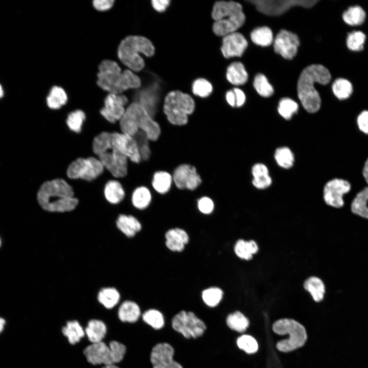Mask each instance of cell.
I'll return each instance as SVG.
<instances>
[{"label": "cell", "mask_w": 368, "mask_h": 368, "mask_svg": "<svg viewBox=\"0 0 368 368\" xmlns=\"http://www.w3.org/2000/svg\"><path fill=\"white\" fill-rule=\"evenodd\" d=\"M73 187L62 178H55L43 182L37 194L38 204L45 211L64 213L73 211L79 200L74 196Z\"/></svg>", "instance_id": "1"}, {"label": "cell", "mask_w": 368, "mask_h": 368, "mask_svg": "<svg viewBox=\"0 0 368 368\" xmlns=\"http://www.w3.org/2000/svg\"><path fill=\"white\" fill-rule=\"evenodd\" d=\"M331 78L329 70L320 64L309 65L301 73L297 82L298 97L307 111L315 113L320 107L321 100L315 83L327 84Z\"/></svg>", "instance_id": "2"}, {"label": "cell", "mask_w": 368, "mask_h": 368, "mask_svg": "<svg viewBox=\"0 0 368 368\" xmlns=\"http://www.w3.org/2000/svg\"><path fill=\"white\" fill-rule=\"evenodd\" d=\"M98 85L109 94L119 95L129 88L140 86V78L129 70L123 72L118 63L110 60L102 61L99 66Z\"/></svg>", "instance_id": "3"}, {"label": "cell", "mask_w": 368, "mask_h": 368, "mask_svg": "<svg viewBox=\"0 0 368 368\" xmlns=\"http://www.w3.org/2000/svg\"><path fill=\"white\" fill-rule=\"evenodd\" d=\"M111 133L102 131L95 136L92 150L104 168L114 177L123 178L127 174L128 158L112 144Z\"/></svg>", "instance_id": "4"}, {"label": "cell", "mask_w": 368, "mask_h": 368, "mask_svg": "<svg viewBox=\"0 0 368 368\" xmlns=\"http://www.w3.org/2000/svg\"><path fill=\"white\" fill-rule=\"evenodd\" d=\"M119 125L121 132L134 136L139 131H142L150 141L156 140L160 132L159 125L138 102H133L127 107Z\"/></svg>", "instance_id": "5"}, {"label": "cell", "mask_w": 368, "mask_h": 368, "mask_svg": "<svg viewBox=\"0 0 368 368\" xmlns=\"http://www.w3.org/2000/svg\"><path fill=\"white\" fill-rule=\"evenodd\" d=\"M212 17L214 33L220 36L235 32L244 23L245 16L240 4L229 1H218L214 5Z\"/></svg>", "instance_id": "6"}, {"label": "cell", "mask_w": 368, "mask_h": 368, "mask_svg": "<svg viewBox=\"0 0 368 368\" xmlns=\"http://www.w3.org/2000/svg\"><path fill=\"white\" fill-rule=\"evenodd\" d=\"M154 53V48L147 38L141 36H129L120 43L118 48V57L120 60L130 70L135 72L142 70L145 63L140 56H152Z\"/></svg>", "instance_id": "7"}, {"label": "cell", "mask_w": 368, "mask_h": 368, "mask_svg": "<svg viewBox=\"0 0 368 368\" xmlns=\"http://www.w3.org/2000/svg\"><path fill=\"white\" fill-rule=\"evenodd\" d=\"M195 108L192 97L180 91H172L165 97L164 111L168 120L172 124L183 125L188 122V115Z\"/></svg>", "instance_id": "8"}, {"label": "cell", "mask_w": 368, "mask_h": 368, "mask_svg": "<svg viewBox=\"0 0 368 368\" xmlns=\"http://www.w3.org/2000/svg\"><path fill=\"white\" fill-rule=\"evenodd\" d=\"M272 329L278 334L289 335L287 339L281 340L277 344V349L281 352H290L303 346L307 338L304 326L292 319L278 320L273 324Z\"/></svg>", "instance_id": "9"}, {"label": "cell", "mask_w": 368, "mask_h": 368, "mask_svg": "<svg viewBox=\"0 0 368 368\" xmlns=\"http://www.w3.org/2000/svg\"><path fill=\"white\" fill-rule=\"evenodd\" d=\"M126 353L125 346L117 341H111L109 345L101 341L87 346L83 353L87 361L94 365L104 364L113 365L120 362Z\"/></svg>", "instance_id": "10"}, {"label": "cell", "mask_w": 368, "mask_h": 368, "mask_svg": "<svg viewBox=\"0 0 368 368\" xmlns=\"http://www.w3.org/2000/svg\"><path fill=\"white\" fill-rule=\"evenodd\" d=\"M104 169L103 164L97 157H79L69 165L66 173L71 179H80L91 181L100 176Z\"/></svg>", "instance_id": "11"}, {"label": "cell", "mask_w": 368, "mask_h": 368, "mask_svg": "<svg viewBox=\"0 0 368 368\" xmlns=\"http://www.w3.org/2000/svg\"><path fill=\"white\" fill-rule=\"evenodd\" d=\"M174 330L181 333L185 338H196L203 335L206 327L204 323L193 312L181 311L172 320Z\"/></svg>", "instance_id": "12"}, {"label": "cell", "mask_w": 368, "mask_h": 368, "mask_svg": "<svg viewBox=\"0 0 368 368\" xmlns=\"http://www.w3.org/2000/svg\"><path fill=\"white\" fill-rule=\"evenodd\" d=\"M257 10L265 14L277 16L282 14L291 7L302 6L304 8L313 7L317 0H251Z\"/></svg>", "instance_id": "13"}, {"label": "cell", "mask_w": 368, "mask_h": 368, "mask_svg": "<svg viewBox=\"0 0 368 368\" xmlns=\"http://www.w3.org/2000/svg\"><path fill=\"white\" fill-rule=\"evenodd\" d=\"M351 189L350 183L344 179L334 178L328 181L324 188L323 198L325 203L339 209L344 205L343 196Z\"/></svg>", "instance_id": "14"}, {"label": "cell", "mask_w": 368, "mask_h": 368, "mask_svg": "<svg viewBox=\"0 0 368 368\" xmlns=\"http://www.w3.org/2000/svg\"><path fill=\"white\" fill-rule=\"evenodd\" d=\"M127 102V98L124 95L109 94L100 112L108 122L115 123L123 116L126 110L125 106Z\"/></svg>", "instance_id": "15"}, {"label": "cell", "mask_w": 368, "mask_h": 368, "mask_svg": "<svg viewBox=\"0 0 368 368\" xmlns=\"http://www.w3.org/2000/svg\"><path fill=\"white\" fill-rule=\"evenodd\" d=\"M300 45L298 36L285 30H281L274 41V51L287 59H292L296 54Z\"/></svg>", "instance_id": "16"}, {"label": "cell", "mask_w": 368, "mask_h": 368, "mask_svg": "<svg viewBox=\"0 0 368 368\" xmlns=\"http://www.w3.org/2000/svg\"><path fill=\"white\" fill-rule=\"evenodd\" d=\"M111 142L119 151L134 163L141 162L139 147L133 136L118 132L111 133Z\"/></svg>", "instance_id": "17"}, {"label": "cell", "mask_w": 368, "mask_h": 368, "mask_svg": "<svg viewBox=\"0 0 368 368\" xmlns=\"http://www.w3.org/2000/svg\"><path fill=\"white\" fill-rule=\"evenodd\" d=\"M174 353L173 347L168 343L156 344L150 356L153 368H183L180 364L174 360Z\"/></svg>", "instance_id": "18"}, {"label": "cell", "mask_w": 368, "mask_h": 368, "mask_svg": "<svg viewBox=\"0 0 368 368\" xmlns=\"http://www.w3.org/2000/svg\"><path fill=\"white\" fill-rule=\"evenodd\" d=\"M173 179L178 188L190 190L197 188L201 182L196 168L187 164L181 165L176 168Z\"/></svg>", "instance_id": "19"}, {"label": "cell", "mask_w": 368, "mask_h": 368, "mask_svg": "<svg viewBox=\"0 0 368 368\" xmlns=\"http://www.w3.org/2000/svg\"><path fill=\"white\" fill-rule=\"evenodd\" d=\"M248 43L244 37L238 32H234L223 37L221 48L224 57H240L246 50Z\"/></svg>", "instance_id": "20"}, {"label": "cell", "mask_w": 368, "mask_h": 368, "mask_svg": "<svg viewBox=\"0 0 368 368\" xmlns=\"http://www.w3.org/2000/svg\"><path fill=\"white\" fill-rule=\"evenodd\" d=\"M165 245L171 251L181 252L189 241L187 232L182 228L175 227L168 229L165 233Z\"/></svg>", "instance_id": "21"}, {"label": "cell", "mask_w": 368, "mask_h": 368, "mask_svg": "<svg viewBox=\"0 0 368 368\" xmlns=\"http://www.w3.org/2000/svg\"><path fill=\"white\" fill-rule=\"evenodd\" d=\"M115 223L117 229L128 238L134 237L142 228L140 221L131 215H119Z\"/></svg>", "instance_id": "22"}, {"label": "cell", "mask_w": 368, "mask_h": 368, "mask_svg": "<svg viewBox=\"0 0 368 368\" xmlns=\"http://www.w3.org/2000/svg\"><path fill=\"white\" fill-rule=\"evenodd\" d=\"M259 250L258 243L254 239L237 240L234 246V251L236 256L244 261H250L253 259Z\"/></svg>", "instance_id": "23"}, {"label": "cell", "mask_w": 368, "mask_h": 368, "mask_svg": "<svg viewBox=\"0 0 368 368\" xmlns=\"http://www.w3.org/2000/svg\"><path fill=\"white\" fill-rule=\"evenodd\" d=\"M303 288L311 296L314 301L321 302L326 294V285L323 280L316 275L307 277L303 284Z\"/></svg>", "instance_id": "24"}, {"label": "cell", "mask_w": 368, "mask_h": 368, "mask_svg": "<svg viewBox=\"0 0 368 368\" xmlns=\"http://www.w3.org/2000/svg\"><path fill=\"white\" fill-rule=\"evenodd\" d=\"M103 193L106 200L111 204H119L125 196L122 185L115 179L109 180L105 183Z\"/></svg>", "instance_id": "25"}, {"label": "cell", "mask_w": 368, "mask_h": 368, "mask_svg": "<svg viewBox=\"0 0 368 368\" xmlns=\"http://www.w3.org/2000/svg\"><path fill=\"white\" fill-rule=\"evenodd\" d=\"M251 173L253 176L252 183L257 189H265L271 185L272 179L265 165L262 163L255 164L252 167Z\"/></svg>", "instance_id": "26"}, {"label": "cell", "mask_w": 368, "mask_h": 368, "mask_svg": "<svg viewBox=\"0 0 368 368\" xmlns=\"http://www.w3.org/2000/svg\"><path fill=\"white\" fill-rule=\"evenodd\" d=\"M141 315L139 306L132 301H125L120 306L118 317L123 322L135 323Z\"/></svg>", "instance_id": "27"}, {"label": "cell", "mask_w": 368, "mask_h": 368, "mask_svg": "<svg viewBox=\"0 0 368 368\" xmlns=\"http://www.w3.org/2000/svg\"><path fill=\"white\" fill-rule=\"evenodd\" d=\"M120 298V292L114 287L101 288L97 294L98 301L108 309L115 307L119 303Z\"/></svg>", "instance_id": "28"}, {"label": "cell", "mask_w": 368, "mask_h": 368, "mask_svg": "<svg viewBox=\"0 0 368 368\" xmlns=\"http://www.w3.org/2000/svg\"><path fill=\"white\" fill-rule=\"evenodd\" d=\"M351 209L354 214L368 219V186L356 194L352 202Z\"/></svg>", "instance_id": "29"}, {"label": "cell", "mask_w": 368, "mask_h": 368, "mask_svg": "<svg viewBox=\"0 0 368 368\" xmlns=\"http://www.w3.org/2000/svg\"><path fill=\"white\" fill-rule=\"evenodd\" d=\"M226 78L230 83L234 85H243L247 81L248 74L242 63L235 62L228 67Z\"/></svg>", "instance_id": "30"}, {"label": "cell", "mask_w": 368, "mask_h": 368, "mask_svg": "<svg viewBox=\"0 0 368 368\" xmlns=\"http://www.w3.org/2000/svg\"><path fill=\"white\" fill-rule=\"evenodd\" d=\"M106 326L101 320L91 319L88 323L85 333L92 343L101 342L106 334Z\"/></svg>", "instance_id": "31"}, {"label": "cell", "mask_w": 368, "mask_h": 368, "mask_svg": "<svg viewBox=\"0 0 368 368\" xmlns=\"http://www.w3.org/2000/svg\"><path fill=\"white\" fill-rule=\"evenodd\" d=\"M62 332L72 344L79 342L85 335L82 327L77 320L67 321L66 325L62 328Z\"/></svg>", "instance_id": "32"}, {"label": "cell", "mask_w": 368, "mask_h": 368, "mask_svg": "<svg viewBox=\"0 0 368 368\" xmlns=\"http://www.w3.org/2000/svg\"><path fill=\"white\" fill-rule=\"evenodd\" d=\"M67 100V97L64 89L55 86L52 88L47 98V103L50 108L58 109L66 104Z\"/></svg>", "instance_id": "33"}, {"label": "cell", "mask_w": 368, "mask_h": 368, "mask_svg": "<svg viewBox=\"0 0 368 368\" xmlns=\"http://www.w3.org/2000/svg\"><path fill=\"white\" fill-rule=\"evenodd\" d=\"M151 201V195L149 190L145 187L136 188L131 196V202L134 208L139 210L147 208Z\"/></svg>", "instance_id": "34"}, {"label": "cell", "mask_w": 368, "mask_h": 368, "mask_svg": "<svg viewBox=\"0 0 368 368\" xmlns=\"http://www.w3.org/2000/svg\"><path fill=\"white\" fill-rule=\"evenodd\" d=\"M252 41L262 47L270 45L273 41L272 32L267 27H261L254 29L250 34Z\"/></svg>", "instance_id": "35"}, {"label": "cell", "mask_w": 368, "mask_h": 368, "mask_svg": "<svg viewBox=\"0 0 368 368\" xmlns=\"http://www.w3.org/2000/svg\"><path fill=\"white\" fill-rule=\"evenodd\" d=\"M366 16L364 10L359 6L350 7L342 15L344 21L351 26L361 25L365 20Z\"/></svg>", "instance_id": "36"}, {"label": "cell", "mask_w": 368, "mask_h": 368, "mask_svg": "<svg viewBox=\"0 0 368 368\" xmlns=\"http://www.w3.org/2000/svg\"><path fill=\"white\" fill-rule=\"evenodd\" d=\"M226 324L231 329L243 332L248 328L249 320L242 312L237 311L228 315Z\"/></svg>", "instance_id": "37"}, {"label": "cell", "mask_w": 368, "mask_h": 368, "mask_svg": "<svg viewBox=\"0 0 368 368\" xmlns=\"http://www.w3.org/2000/svg\"><path fill=\"white\" fill-rule=\"evenodd\" d=\"M172 181V177L169 173L158 171L154 174L152 183L156 191L165 194L170 189Z\"/></svg>", "instance_id": "38"}, {"label": "cell", "mask_w": 368, "mask_h": 368, "mask_svg": "<svg viewBox=\"0 0 368 368\" xmlns=\"http://www.w3.org/2000/svg\"><path fill=\"white\" fill-rule=\"evenodd\" d=\"M274 157L277 163L281 168L289 169L293 166L294 156L290 149L287 147L277 148Z\"/></svg>", "instance_id": "39"}, {"label": "cell", "mask_w": 368, "mask_h": 368, "mask_svg": "<svg viewBox=\"0 0 368 368\" xmlns=\"http://www.w3.org/2000/svg\"><path fill=\"white\" fill-rule=\"evenodd\" d=\"M223 291L219 287H210L204 289L201 293L203 302L210 307L217 306L221 301Z\"/></svg>", "instance_id": "40"}, {"label": "cell", "mask_w": 368, "mask_h": 368, "mask_svg": "<svg viewBox=\"0 0 368 368\" xmlns=\"http://www.w3.org/2000/svg\"><path fill=\"white\" fill-rule=\"evenodd\" d=\"M85 119V114L82 110H76L68 114L66 119V124L71 131L76 133H79L82 131Z\"/></svg>", "instance_id": "41"}, {"label": "cell", "mask_w": 368, "mask_h": 368, "mask_svg": "<svg viewBox=\"0 0 368 368\" xmlns=\"http://www.w3.org/2000/svg\"><path fill=\"white\" fill-rule=\"evenodd\" d=\"M332 88L334 95L339 100L348 98L353 91L351 83L343 78L336 79L333 83Z\"/></svg>", "instance_id": "42"}, {"label": "cell", "mask_w": 368, "mask_h": 368, "mask_svg": "<svg viewBox=\"0 0 368 368\" xmlns=\"http://www.w3.org/2000/svg\"><path fill=\"white\" fill-rule=\"evenodd\" d=\"M142 318L146 323L156 330L162 328L165 324L163 314L155 309L146 310L143 313Z\"/></svg>", "instance_id": "43"}, {"label": "cell", "mask_w": 368, "mask_h": 368, "mask_svg": "<svg viewBox=\"0 0 368 368\" xmlns=\"http://www.w3.org/2000/svg\"><path fill=\"white\" fill-rule=\"evenodd\" d=\"M298 108V104L295 101L291 99L285 98L279 102L278 110L283 118L289 120L297 111Z\"/></svg>", "instance_id": "44"}, {"label": "cell", "mask_w": 368, "mask_h": 368, "mask_svg": "<svg viewBox=\"0 0 368 368\" xmlns=\"http://www.w3.org/2000/svg\"><path fill=\"white\" fill-rule=\"evenodd\" d=\"M254 86L258 93L263 97H269L273 94V88L267 78L262 74H259L255 77Z\"/></svg>", "instance_id": "45"}, {"label": "cell", "mask_w": 368, "mask_h": 368, "mask_svg": "<svg viewBox=\"0 0 368 368\" xmlns=\"http://www.w3.org/2000/svg\"><path fill=\"white\" fill-rule=\"evenodd\" d=\"M366 36L361 31H353L348 34L347 45L353 51H360L363 49Z\"/></svg>", "instance_id": "46"}, {"label": "cell", "mask_w": 368, "mask_h": 368, "mask_svg": "<svg viewBox=\"0 0 368 368\" xmlns=\"http://www.w3.org/2000/svg\"><path fill=\"white\" fill-rule=\"evenodd\" d=\"M238 347L248 354H252L258 350V344L256 340L251 336L243 335L237 340Z\"/></svg>", "instance_id": "47"}, {"label": "cell", "mask_w": 368, "mask_h": 368, "mask_svg": "<svg viewBox=\"0 0 368 368\" xmlns=\"http://www.w3.org/2000/svg\"><path fill=\"white\" fill-rule=\"evenodd\" d=\"M133 137L137 143L141 159H148L151 152L148 144L149 140L146 134L142 131H139Z\"/></svg>", "instance_id": "48"}, {"label": "cell", "mask_w": 368, "mask_h": 368, "mask_svg": "<svg viewBox=\"0 0 368 368\" xmlns=\"http://www.w3.org/2000/svg\"><path fill=\"white\" fill-rule=\"evenodd\" d=\"M193 92L197 96L201 97L209 96L212 91L211 84L204 79H198L193 84Z\"/></svg>", "instance_id": "49"}, {"label": "cell", "mask_w": 368, "mask_h": 368, "mask_svg": "<svg viewBox=\"0 0 368 368\" xmlns=\"http://www.w3.org/2000/svg\"><path fill=\"white\" fill-rule=\"evenodd\" d=\"M198 208L201 213L210 214L213 211L214 204L211 199L207 197H203L198 201Z\"/></svg>", "instance_id": "50"}, {"label": "cell", "mask_w": 368, "mask_h": 368, "mask_svg": "<svg viewBox=\"0 0 368 368\" xmlns=\"http://www.w3.org/2000/svg\"><path fill=\"white\" fill-rule=\"evenodd\" d=\"M357 122L360 130L368 134V110L363 111L359 114Z\"/></svg>", "instance_id": "51"}, {"label": "cell", "mask_w": 368, "mask_h": 368, "mask_svg": "<svg viewBox=\"0 0 368 368\" xmlns=\"http://www.w3.org/2000/svg\"><path fill=\"white\" fill-rule=\"evenodd\" d=\"M113 3V0H96L93 1V5L96 9L104 11L110 8Z\"/></svg>", "instance_id": "52"}, {"label": "cell", "mask_w": 368, "mask_h": 368, "mask_svg": "<svg viewBox=\"0 0 368 368\" xmlns=\"http://www.w3.org/2000/svg\"><path fill=\"white\" fill-rule=\"evenodd\" d=\"M153 8L158 12H163L169 4L168 0H153L151 2Z\"/></svg>", "instance_id": "53"}, {"label": "cell", "mask_w": 368, "mask_h": 368, "mask_svg": "<svg viewBox=\"0 0 368 368\" xmlns=\"http://www.w3.org/2000/svg\"><path fill=\"white\" fill-rule=\"evenodd\" d=\"M233 90L235 92L236 99V107H241L245 103V96L243 91L239 88H235Z\"/></svg>", "instance_id": "54"}, {"label": "cell", "mask_w": 368, "mask_h": 368, "mask_svg": "<svg viewBox=\"0 0 368 368\" xmlns=\"http://www.w3.org/2000/svg\"><path fill=\"white\" fill-rule=\"evenodd\" d=\"M226 99L228 103L232 107L236 104V95L233 90H228L226 94Z\"/></svg>", "instance_id": "55"}, {"label": "cell", "mask_w": 368, "mask_h": 368, "mask_svg": "<svg viewBox=\"0 0 368 368\" xmlns=\"http://www.w3.org/2000/svg\"><path fill=\"white\" fill-rule=\"evenodd\" d=\"M363 177L368 185V158L365 161L362 170Z\"/></svg>", "instance_id": "56"}, {"label": "cell", "mask_w": 368, "mask_h": 368, "mask_svg": "<svg viewBox=\"0 0 368 368\" xmlns=\"http://www.w3.org/2000/svg\"><path fill=\"white\" fill-rule=\"evenodd\" d=\"M6 321L5 319L0 317V333L3 330Z\"/></svg>", "instance_id": "57"}, {"label": "cell", "mask_w": 368, "mask_h": 368, "mask_svg": "<svg viewBox=\"0 0 368 368\" xmlns=\"http://www.w3.org/2000/svg\"><path fill=\"white\" fill-rule=\"evenodd\" d=\"M102 368H119V367L117 366L114 364H113V365H105Z\"/></svg>", "instance_id": "58"}, {"label": "cell", "mask_w": 368, "mask_h": 368, "mask_svg": "<svg viewBox=\"0 0 368 368\" xmlns=\"http://www.w3.org/2000/svg\"><path fill=\"white\" fill-rule=\"evenodd\" d=\"M3 96H4V91H3V88L1 86V85L0 84V98L3 97Z\"/></svg>", "instance_id": "59"}, {"label": "cell", "mask_w": 368, "mask_h": 368, "mask_svg": "<svg viewBox=\"0 0 368 368\" xmlns=\"http://www.w3.org/2000/svg\"><path fill=\"white\" fill-rule=\"evenodd\" d=\"M1 239H0V246H1Z\"/></svg>", "instance_id": "60"}]
</instances>
